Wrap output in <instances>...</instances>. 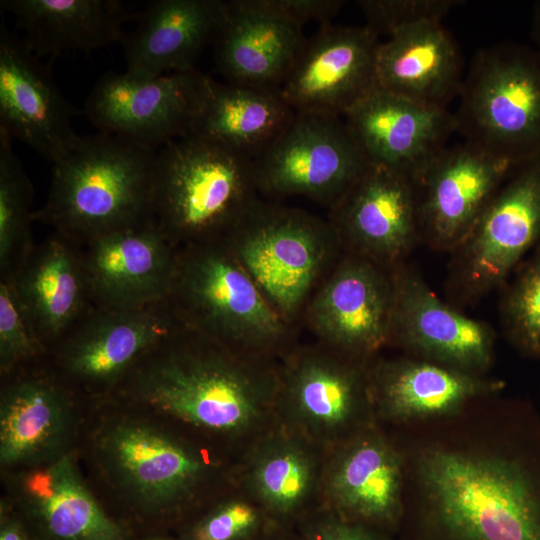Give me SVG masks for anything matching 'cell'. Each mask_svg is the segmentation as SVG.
<instances>
[{"label": "cell", "instance_id": "cell-38", "mask_svg": "<svg viewBox=\"0 0 540 540\" xmlns=\"http://www.w3.org/2000/svg\"><path fill=\"white\" fill-rule=\"evenodd\" d=\"M297 527L300 540H396L380 530L342 519L324 507L312 510Z\"/></svg>", "mask_w": 540, "mask_h": 540}, {"label": "cell", "instance_id": "cell-17", "mask_svg": "<svg viewBox=\"0 0 540 540\" xmlns=\"http://www.w3.org/2000/svg\"><path fill=\"white\" fill-rule=\"evenodd\" d=\"M321 483L325 509L395 537L403 511L404 463L385 427L375 423L332 447Z\"/></svg>", "mask_w": 540, "mask_h": 540}, {"label": "cell", "instance_id": "cell-4", "mask_svg": "<svg viewBox=\"0 0 540 540\" xmlns=\"http://www.w3.org/2000/svg\"><path fill=\"white\" fill-rule=\"evenodd\" d=\"M165 303L181 327L231 350L272 359L297 327L270 304L224 240L177 248Z\"/></svg>", "mask_w": 540, "mask_h": 540}, {"label": "cell", "instance_id": "cell-7", "mask_svg": "<svg viewBox=\"0 0 540 540\" xmlns=\"http://www.w3.org/2000/svg\"><path fill=\"white\" fill-rule=\"evenodd\" d=\"M454 113L466 143L516 167L540 157V50L517 42L480 49Z\"/></svg>", "mask_w": 540, "mask_h": 540}, {"label": "cell", "instance_id": "cell-27", "mask_svg": "<svg viewBox=\"0 0 540 540\" xmlns=\"http://www.w3.org/2000/svg\"><path fill=\"white\" fill-rule=\"evenodd\" d=\"M40 341L50 348L93 306L78 246L54 232L9 278Z\"/></svg>", "mask_w": 540, "mask_h": 540}, {"label": "cell", "instance_id": "cell-40", "mask_svg": "<svg viewBox=\"0 0 540 540\" xmlns=\"http://www.w3.org/2000/svg\"><path fill=\"white\" fill-rule=\"evenodd\" d=\"M0 540H28L21 522L12 516H2Z\"/></svg>", "mask_w": 540, "mask_h": 540}, {"label": "cell", "instance_id": "cell-21", "mask_svg": "<svg viewBox=\"0 0 540 540\" xmlns=\"http://www.w3.org/2000/svg\"><path fill=\"white\" fill-rule=\"evenodd\" d=\"M343 122L368 165L403 175L411 182L447 147L457 132L454 114L379 87L355 103Z\"/></svg>", "mask_w": 540, "mask_h": 540}, {"label": "cell", "instance_id": "cell-22", "mask_svg": "<svg viewBox=\"0 0 540 540\" xmlns=\"http://www.w3.org/2000/svg\"><path fill=\"white\" fill-rule=\"evenodd\" d=\"M78 114L40 61L3 21L0 28V130L55 163L78 142Z\"/></svg>", "mask_w": 540, "mask_h": 540}, {"label": "cell", "instance_id": "cell-28", "mask_svg": "<svg viewBox=\"0 0 540 540\" xmlns=\"http://www.w3.org/2000/svg\"><path fill=\"white\" fill-rule=\"evenodd\" d=\"M462 70L460 49L441 22L402 28L377 50V87L429 107L447 109L458 97Z\"/></svg>", "mask_w": 540, "mask_h": 540}, {"label": "cell", "instance_id": "cell-35", "mask_svg": "<svg viewBox=\"0 0 540 540\" xmlns=\"http://www.w3.org/2000/svg\"><path fill=\"white\" fill-rule=\"evenodd\" d=\"M271 524L253 499L233 497L221 501L194 521L180 540H254Z\"/></svg>", "mask_w": 540, "mask_h": 540}, {"label": "cell", "instance_id": "cell-10", "mask_svg": "<svg viewBox=\"0 0 540 540\" xmlns=\"http://www.w3.org/2000/svg\"><path fill=\"white\" fill-rule=\"evenodd\" d=\"M259 194L304 196L329 208L368 167L340 117L294 113L253 159Z\"/></svg>", "mask_w": 540, "mask_h": 540}, {"label": "cell", "instance_id": "cell-23", "mask_svg": "<svg viewBox=\"0 0 540 540\" xmlns=\"http://www.w3.org/2000/svg\"><path fill=\"white\" fill-rule=\"evenodd\" d=\"M376 422L398 427L444 418L470 402L504 392L506 383L404 354L374 357L369 364Z\"/></svg>", "mask_w": 540, "mask_h": 540}, {"label": "cell", "instance_id": "cell-34", "mask_svg": "<svg viewBox=\"0 0 540 540\" xmlns=\"http://www.w3.org/2000/svg\"><path fill=\"white\" fill-rule=\"evenodd\" d=\"M499 316L504 337L528 359H540V243L500 288Z\"/></svg>", "mask_w": 540, "mask_h": 540}, {"label": "cell", "instance_id": "cell-26", "mask_svg": "<svg viewBox=\"0 0 540 540\" xmlns=\"http://www.w3.org/2000/svg\"><path fill=\"white\" fill-rule=\"evenodd\" d=\"M225 11L221 0H156L135 14L122 42L126 72L155 77L194 69L214 41Z\"/></svg>", "mask_w": 540, "mask_h": 540}, {"label": "cell", "instance_id": "cell-14", "mask_svg": "<svg viewBox=\"0 0 540 540\" xmlns=\"http://www.w3.org/2000/svg\"><path fill=\"white\" fill-rule=\"evenodd\" d=\"M96 447L112 482L148 510L179 507L208 472V462L197 450L140 420L110 423L100 433Z\"/></svg>", "mask_w": 540, "mask_h": 540}, {"label": "cell", "instance_id": "cell-8", "mask_svg": "<svg viewBox=\"0 0 540 540\" xmlns=\"http://www.w3.org/2000/svg\"><path fill=\"white\" fill-rule=\"evenodd\" d=\"M540 243V157L516 166L450 252L446 301L461 310L500 288Z\"/></svg>", "mask_w": 540, "mask_h": 540}, {"label": "cell", "instance_id": "cell-25", "mask_svg": "<svg viewBox=\"0 0 540 540\" xmlns=\"http://www.w3.org/2000/svg\"><path fill=\"white\" fill-rule=\"evenodd\" d=\"M72 392L47 372L11 378L0 397V463L36 467L65 452L73 424Z\"/></svg>", "mask_w": 540, "mask_h": 540}, {"label": "cell", "instance_id": "cell-37", "mask_svg": "<svg viewBox=\"0 0 540 540\" xmlns=\"http://www.w3.org/2000/svg\"><path fill=\"white\" fill-rule=\"evenodd\" d=\"M369 26L378 35L394 32L425 22H441L453 8L464 3L457 0H360Z\"/></svg>", "mask_w": 540, "mask_h": 540}, {"label": "cell", "instance_id": "cell-12", "mask_svg": "<svg viewBox=\"0 0 540 540\" xmlns=\"http://www.w3.org/2000/svg\"><path fill=\"white\" fill-rule=\"evenodd\" d=\"M180 329L165 301L129 309L93 305L48 354L65 381L109 392L150 349Z\"/></svg>", "mask_w": 540, "mask_h": 540}, {"label": "cell", "instance_id": "cell-13", "mask_svg": "<svg viewBox=\"0 0 540 540\" xmlns=\"http://www.w3.org/2000/svg\"><path fill=\"white\" fill-rule=\"evenodd\" d=\"M393 268L343 253L310 297L301 323L317 342L371 360L389 343Z\"/></svg>", "mask_w": 540, "mask_h": 540}, {"label": "cell", "instance_id": "cell-36", "mask_svg": "<svg viewBox=\"0 0 540 540\" xmlns=\"http://www.w3.org/2000/svg\"><path fill=\"white\" fill-rule=\"evenodd\" d=\"M48 354L30 324L9 279H0V368L12 374Z\"/></svg>", "mask_w": 540, "mask_h": 540}, {"label": "cell", "instance_id": "cell-20", "mask_svg": "<svg viewBox=\"0 0 540 540\" xmlns=\"http://www.w3.org/2000/svg\"><path fill=\"white\" fill-rule=\"evenodd\" d=\"M328 221L344 253L386 268L406 262L420 241L412 182L368 165L330 207Z\"/></svg>", "mask_w": 540, "mask_h": 540}, {"label": "cell", "instance_id": "cell-11", "mask_svg": "<svg viewBox=\"0 0 540 540\" xmlns=\"http://www.w3.org/2000/svg\"><path fill=\"white\" fill-rule=\"evenodd\" d=\"M208 80L196 68L155 77L109 72L93 87L84 113L99 132L158 150L190 133Z\"/></svg>", "mask_w": 540, "mask_h": 540}, {"label": "cell", "instance_id": "cell-43", "mask_svg": "<svg viewBox=\"0 0 540 540\" xmlns=\"http://www.w3.org/2000/svg\"><path fill=\"white\" fill-rule=\"evenodd\" d=\"M150 540H171V539H168V538H154V539H150Z\"/></svg>", "mask_w": 540, "mask_h": 540}, {"label": "cell", "instance_id": "cell-42", "mask_svg": "<svg viewBox=\"0 0 540 540\" xmlns=\"http://www.w3.org/2000/svg\"><path fill=\"white\" fill-rule=\"evenodd\" d=\"M531 37L540 50V1H537L533 6L532 22H531Z\"/></svg>", "mask_w": 540, "mask_h": 540}, {"label": "cell", "instance_id": "cell-1", "mask_svg": "<svg viewBox=\"0 0 540 540\" xmlns=\"http://www.w3.org/2000/svg\"><path fill=\"white\" fill-rule=\"evenodd\" d=\"M404 463L396 540H540V411L504 392L386 427Z\"/></svg>", "mask_w": 540, "mask_h": 540}, {"label": "cell", "instance_id": "cell-19", "mask_svg": "<svg viewBox=\"0 0 540 540\" xmlns=\"http://www.w3.org/2000/svg\"><path fill=\"white\" fill-rule=\"evenodd\" d=\"M77 246L94 306L129 309L165 301L177 248L153 219L102 233Z\"/></svg>", "mask_w": 540, "mask_h": 540}, {"label": "cell", "instance_id": "cell-5", "mask_svg": "<svg viewBox=\"0 0 540 540\" xmlns=\"http://www.w3.org/2000/svg\"><path fill=\"white\" fill-rule=\"evenodd\" d=\"M253 159L189 133L158 149L153 220L176 247L224 240L259 199Z\"/></svg>", "mask_w": 540, "mask_h": 540}, {"label": "cell", "instance_id": "cell-6", "mask_svg": "<svg viewBox=\"0 0 540 540\" xmlns=\"http://www.w3.org/2000/svg\"><path fill=\"white\" fill-rule=\"evenodd\" d=\"M224 241L274 309L295 326L344 253L328 219L260 198Z\"/></svg>", "mask_w": 540, "mask_h": 540}, {"label": "cell", "instance_id": "cell-2", "mask_svg": "<svg viewBox=\"0 0 540 540\" xmlns=\"http://www.w3.org/2000/svg\"><path fill=\"white\" fill-rule=\"evenodd\" d=\"M278 365L185 329L150 349L113 390L202 431L239 437L275 410Z\"/></svg>", "mask_w": 540, "mask_h": 540}, {"label": "cell", "instance_id": "cell-3", "mask_svg": "<svg viewBox=\"0 0 540 540\" xmlns=\"http://www.w3.org/2000/svg\"><path fill=\"white\" fill-rule=\"evenodd\" d=\"M157 152L109 133L80 136L53 163L47 201L32 213V220L79 245L153 219Z\"/></svg>", "mask_w": 540, "mask_h": 540}, {"label": "cell", "instance_id": "cell-33", "mask_svg": "<svg viewBox=\"0 0 540 540\" xmlns=\"http://www.w3.org/2000/svg\"><path fill=\"white\" fill-rule=\"evenodd\" d=\"M33 186L0 130V278H9L35 247L31 230Z\"/></svg>", "mask_w": 540, "mask_h": 540}, {"label": "cell", "instance_id": "cell-31", "mask_svg": "<svg viewBox=\"0 0 540 540\" xmlns=\"http://www.w3.org/2000/svg\"><path fill=\"white\" fill-rule=\"evenodd\" d=\"M309 442L288 428L266 435L249 457L247 487L273 524L294 528L312 511L322 473Z\"/></svg>", "mask_w": 540, "mask_h": 540}, {"label": "cell", "instance_id": "cell-32", "mask_svg": "<svg viewBox=\"0 0 540 540\" xmlns=\"http://www.w3.org/2000/svg\"><path fill=\"white\" fill-rule=\"evenodd\" d=\"M293 115L294 111L278 91L223 84L209 77L190 133L215 140L254 159Z\"/></svg>", "mask_w": 540, "mask_h": 540}, {"label": "cell", "instance_id": "cell-39", "mask_svg": "<svg viewBox=\"0 0 540 540\" xmlns=\"http://www.w3.org/2000/svg\"><path fill=\"white\" fill-rule=\"evenodd\" d=\"M273 5L284 15L304 26L316 20L327 23L343 5L340 0H272Z\"/></svg>", "mask_w": 540, "mask_h": 540}, {"label": "cell", "instance_id": "cell-16", "mask_svg": "<svg viewBox=\"0 0 540 540\" xmlns=\"http://www.w3.org/2000/svg\"><path fill=\"white\" fill-rule=\"evenodd\" d=\"M379 35L369 26L320 24L278 92L294 113L343 117L377 87Z\"/></svg>", "mask_w": 540, "mask_h": 540}, {"label": "cell", "instance_id": "cell-15", "mask_svg": "<svg viewBox=\"0 0 540 540\" xmlns=\"http://www.w3.org/2000/svg\"><path fill=\"white\" fill-rule=\"evenodd\" d=\"M394 305L388 346L401 354L474 375L494 361L495 332L441 300L406 262L393 268Z\"/></svg>", "mask_w": 540, "mask_h": 540}, {"label": "cell", "instance_id": "cell-18", "mask_svg": "<svg viewBox=\"0 0 540 540\" xmlns=\"http://www.w3.org/2000/svg\"><path fill=\"white\" fill-rule=\"evenodd\" d=\"M514 168L466 142L443 149L412 182L420 241L450 253Z\"/></svg>", "mask_w": 540, "mask_h": 540}, {"label": "cell", "instance_id": "cell-41", "mask_svg": "<svg viewBox=\"0 0 540 540\" xmlns=\"http://www.w3.org/2000/svg\"><path fill=\"white\" fill-rule=\"evenodd\" d=\"M254 540H300V537L294 528L271 524Z\"/></svg>", "mask_w": 540, "mask_h": 540}, {"label": "cell", "instance_id": "cell-30", "mask_svg": "<svg viewBox=\"0 0 540 540\" xmlns=\"http://www.w3.org/2000/svg\"><path fill=\"white\" fill-rule=\"evenodd\" d=\"M27 48L37 57L89 52L122 44L123 25L135 14L116 0H4Z\"/></svg>", "mask_w": 540, "mask_h": 540}, {"label": "cell", "instance_id": "cell-24", "mask_svg": "<svg viewBox=\"0 0 540 540\" xmlns=\"http://www.w3.org/2000/svg\"><path fill=\"white\" fill-rule=\"evenodd\" d=\"M214 41L228 83L278 91L307 39L272 0H233L225 1Z\"/></svg>", "mask_w": 540, "mask_h": 540}, {"label": "cell", "instance_id": "cell-29", "mask_svg": "<svg viewBox=\"0 0 540 540\" xmlns=\"http://www.w3.org/2000/svg\"><path fill=\"white\" fill-rule=\"evenodd\" d=\"M16 487L22 508L50 540H125L124 530L101 508L68 453L28 468Z\"/></svg>", "mask_w": 540, "mask_h": 540}, {"label": "cell", "instance_id": "cell-9", "mask_svg": "<svg viewBox=\"0 0 540 540\" xmlns=\"http://www.w3.org/2000/svg\"><path fill=\"white\" fill-rule=\"evenodd\" d=\"M278 365L276 407L289 429L331 448L377 423L370 390L371 360L319 342L294 345Z\"/></svg>", "mask_w": 540, "mask_h": 540}]
</instances>
